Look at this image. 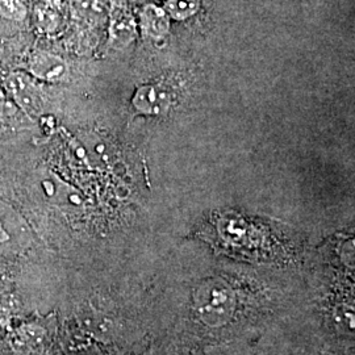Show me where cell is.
Returning <instances> with one entry per match:
<instances>
[{
    "mask_svg": "<svg viewBox=\"0 0 355 355\" xmlns=\"http://www.w3.org/2000/svg\"><path fill=\"white\" fill-rule=\"evenodd\" d=\"M6 89L23 110L35 112L37 105V89L35 79L26 71L11 73L4 80Z\"/></svg>",
    "mask_w": 355,
    "mask_h": 355,
    "instance_id": "2",
    "label": "cell"
},
{
    "mask_svg": "<svg viewBox=\"0 0 355 355\" xmlns=\"http://www.w3.org/2000/svg\"><path fill=\"white\" fill-rule=\"evenodd\" d=\"M136 33V26L132 16L125 10H114L111 17L110 36L114 44L125 45L130 42Z\"/></svg>",
    "mask_w": 355,
    "mask_h": 355,
    "instance_id": "5",
    "label": "cell"
},
{
    "mask_svg": "<svg viewBox=\"0 0 355 355\" xmlns=\"http://www.w3.org/2000/svg\"><path fill=\"white\" fill-rule=\"evenodd\" d=\"M198 8V0H167L165 11L168 17H173L175 20H186L195 15Z\"/></svg>",
    "mask_w": 355,
    "mask_h": 355,
    "instance_id": "6",
    "label": "cell"
},
{
    "mask_svg": "<svg viewBox=\"0 0 355 355\" xmlns=\"http://www.w3.org/2000/svg\"><path fill=\"white\" fill-rule=\"evenodd\" d=\"M141 26L146 35L150 37L164 38L170 29V17L165 10L148 4L141 12Z\"/></svg>",
    "mask_w": 355,
    "mask_h": 355,
    "instance_id": "4",
    "label": "cell"
},
{
    "mask_svg": "<svg viewBox=\"0 0 355 355\" xmlns=\"http://www.w3.org/2000/svg\"><path fill=\"white\" fill-rule=\"evenodd\" d=\"M28 8L23 0H0V16L13 21H23Z\"/></svg>",
    "mask_w": 355,
    "mask_h": 355,
    "instance_id": "7",
    "label": "cell"
},
{
    "mask_svg": "<svg viewBox=\"0 0 355 355\" xmlns=\"http://www.w3.org/2000/svg\"><path fill=\"white\" fill-rule=\"evenodd\" d=\"M26 74L35 80L54 83L60 82L69 74V67L61 57L49 51H36L26 62Z\"/></svg>",
    "mask_w": 355,
    "mask_h": 355,
    "instance_id": "1",
    "label": "cell"
},
{
    "mask_svg": "<svg viewBox=\"0 0 355 355\" xmlns=\"http://www.w3.org/2000/svg\"><path fill=\"white\" fill-rule=\"evenodd\" d=\"M168 95L155 86H142L136 91L133 105L142 114H159L168 107Z\"/></svg>",
    "mask_w": 355,
    "mask_h": 355,
    "instance_id": "3",
    "label": "cell"
}]
</instances>
